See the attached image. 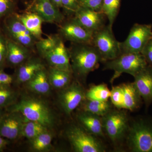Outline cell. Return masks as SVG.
<instances>
[{
	"instance_id": "6da1fadb",
	"label": "cell",
	"mask_w": 152,
	"mask_h": 152,
	"mask_svg": "<svg viewBox=\"0 0 152 152\" xmlns=\"http://www.w3.org/2000/svg\"><path fill=\"white\" fill-rule=\"evenodd\" d=\"M35 49L49 67L72 73L69 48L59 34L52 35L38 40Z\"/></svg>"
},
{
	"instance_id": "7a4b0ae2",
	"label": "cell",
	"mask_w": 152,
	"mask_h": 152,
	"mask_svg": "<svg viewBox=\"0 0 152 152\" xmlns=\"http://www.w3.org/2000/svg\"><path fill=\"white\" fill-rule=\"evenodd\" d=\"M73 75L84 80L103 62L97 49L91 44L71 43L69 48Z\"/></svg>"
},
{
	"instance_id": "3957f363",
	"label": "cell",
	"mask_w": 152,
	"mask_h": 152,
	"mask_svg": "<svg viewBox=\"0 0 152 152\" xmlns=\"http://www.w3.org/2000/svg\"><path fill=\"white\" fill-rule=\"evenodd\" d=\"M7 111L18 112L26 119L37 122L47 129L54 125L53 113L45 102L38 98L24 96L13 105L6 109Z\"/></svg>"
},
{
	"instance_id": "277c9868",
	"label": "cell",
	"mask_w": 152,
	"mask_h": 152,
	"mask_svg": "<svg viewBox=\"0 0 152 152\" xmlns=\"http://www.w3.org/2000/svg\"><path fill=\"white\" fill-rule=\"evenodd\" d=\"M127 140L133 152H152V119L140 118L129 125Z\"/></svg>"
},
{
	"instance_id": "5b68a950",
	"label": "cell",
	"mask_w": 152,
	"mask_h": 152,
	"mask_svg": "<svg viewBox=\"0 0 152 152\" xmlns=\"http://www.w3.org/2000/svg\"><path fill=\"white\" fill-rule=\"evenodd\" d=\"M148 66L141 53L121 54L114 59L104 62V70H111L114 72L110 83L123 73L129 74L134 77Z\"/></svg>"
},
{
	"instance_id": "8992f818",
	"label": "cell",
	"mask_w": 152,
	"mask_h": 152,
	"mask_svg": "<svg viewBox=\"0 0 152 152\" xmlns=\"http://www.w3.org/2000/svg\"><path fill=\"white\" fill-rule=\"evenodd\" d=\"M112 27L109 25L104 26L93 35L92 45L99 52L104 62L114 59L121 54L120 42L115 37Z\"/></svg>"
},
{
	"instance_id": "52a82bcc",
	"label": "cell",
	"mask_w": 152,
	"mask_h": 152,
	"mask_svg": "<svg viewBox=\"0 0 152 152\" xmlns=\"http://www.w3.org/2000/svg\"><path fill=\"white\" fill-rule=\"evenodd\" d=\"M69 141L77 152H104V145L96 136L88 133L83 128L73 125L66 132Z\"/></svg>"
},
{
	"instance_id": "ba28073f",
	"label": "cell",
	"mask_w": 152,
	"mask_h": 152,
	"mask_svg": "<svg viewBox=\"0 0 152 152\" xmlns=\"http://www.w3.org/2000/svg\"><path fill=\"white\" fill-rule=\"evenodd\" d=\"M4 31L7 37L29 48L35 49L37 40L29 32L15 12L4 19Z\"/></svg>"
},
{
	"instance_id": "9c48e42d",
	"label": "cell",
	"mask_w": 152,
	"mask_h": 152,
	"mask_svg": "<svg viewBox=\"0 0 152 152\" xmlns=\"http://www.w3.org/2000/svg\"><path fill=\"white\" fill-rule=\"evenodd\" d=\"M152 37V25L135 24L126 39L120 42L121 54L141 53Z\"/></svg>"
},
{
	"instance_id": "30bf717a",
	"label": "cell",
	"mask_w": 152,
	"mask_h": 152,
	"mask_svg": "<svg viewBox=\"0 0 152 152\" xmlns=\"http://www.w3.org/2000/svg\"><path fill=\"white\" fill-rule=\"evenodd\" d=\"M104 132L113 142L120 141L127 133L129 119L124 111L111 110L102 117Z\"/></svg>"
},
{
	"instance_id": "8fae6325",
	"label": "cell",
	"mask_w": 152,
	"mask_h": 152,
	"mask_svg": "<svg viewBox=\"0 0 152 152\" xmlns=\"http://www.w3.org/2000/svg\"><path fill=\"white\" fill-rule=\"evenodd\" d=\"M59 33L63 39L71 43L92 44L94 33L84 27L74 17L60 24Z\"/></svg>"
},
{
	"instance_id": "7c38bea8",
	"label": "cell",
	"mask_w": 152,
	"mask_h": 152,
	"mask_svg": "<svg viewBox=\"0 0 152 152\" xmlns=\"http://www.w3.org/2000/svg\"><path fill=\"white\" fill-rule=\"evenodd\" d=\"M86 99V92L77 82L63 88L58 96L60 106L67 115H70Z\"/></svg>"
},
{
	"instance_id": "4fadbf2b",
	"label": "cell",
	"mask_w": 152,
	"mask_h": 152,
	"mask_svg": "<svg viewBox=\"0 0 152 152\" xmlns=\"http://www.w3.org/2000/svg\"><path fill=\"white\" fill-rule=\"evenodd\" d=\"M26 118L18 112L4 113L0 120V135L8 140H16L21 137Z\"/></svg>"
},
{
	"instance_id": "5bb4252c",
	"label": "cell",
	"mask_w": 152,
	"mask_h": 152,
	"mask_svg": "<svg viewBox=\"0 0 152 152\" xmlns=\"http://www.w3.org/2000/svg\"><path fill=\"white\" fill-rule=\"evenodd\" d=\"M27 11L35 13L46 23L60 24L65 19L60 8L55 6L50 0H36L30 4Z\"/></svg>"
},
{
	"instance_id": "9a60e30c",
	"label": "cell",
	"mask_w": 152,
	"mask_h": 152,
	"mask_svg": "<svg viewBox=\"0 0 152 152\" xmlns=\"http://www.w3.org/2000/svg\"><path fill=\"white\" fill-rule=\"evenodd\" d=\"M74 17L82 26L94 34L106 26L107 18L104 14L87 8L80 6Z\"/></svg>"
},
{
	"instance_id": "2e32d148",
	"label": "cell",
	"mask_w": 152,
	"mask_h": 152,
	"mask_svg": "<svg viewBox=\"0 0 152 152\" xmlns=\"http://www.w3.org/2000/svg\"><path fill=\"white\" fill-rule=\"evenodd\" d=\"M16 68L14 82L19 84L26 83L32 78L39 71L45 68L41 58L32 56Z\"/></svg>"
},
{
	"instance_id": "e0dca14e",
	"label": "cell",
	"mask_w": 152,
	"mask_h": 152,
	"mask_svg": "<svg viewBox=\"0 0 152 152\" xmlns=\"http://www.w3.org/2000/svg\"><path fill=\"white\" fill-rule=\"evenodd\" d=\"M7 37V55L6 65L12 67H17L32 56L34 52L25 46Z\"/></svg>"
},
{
	"instance_id": "ac0fdd59",
	"label": "cell",
	"mask_w": 152,
	"mask_h": 152,
	"mask_svg": "<svg viewBox=\"0 0 152 152\" xmlns=\"http://www.w3.org/2000/svg\"><path fill=\"white\" fill-rule=\"evenodd\" d=\"M133 82L147 107L152 103V67H146L134 77Z\"/></svg>"
},
{
	"instance_id": "d6986e66",
	"label": "cell",
	"mask_w": 152,
	"mask_h": 152,
	"mask_svg": "<svg viewBox=\"0 0 152 152\" xmlns=\"http://www.w3.org/2000/svg\"><path fill=\"white\" fill-rule=\"evenodd\" d=\"M77 118L83 129L88 133L96 137H103L104 130L102 117L83 111L78 115Z\"/></svg>"
},
{
	"instance_id": "ffe728a7",
	"label": "cell",
	"mask_w": 152,
	"mask_h": 152,
	"mask_svg": "<svg viewBox=\"0 0 152 152\" xmlns=\"http://www.w3.org/2000/svg\"><path fill=\"white\" fill-rule=\"evenodd\" d=\"M17 16L26 28L37 40L42 39V24L43 21L35 13L26 11L23 14L17 13Z\"/></svg>"
},
{
	"instance_id": "44dd1931",
	"label": "cell",
	"mask_w": 152,
	"mask_h": 152,
	"mask_svg": "<svg viewBox=\"0 0 152 152\" xmlns=\"http://www.w3.org/2000/svg\"><path fill=\"white\" fill-rule=\"evenodd\" d=\"M121 85L124 91V109L132 111L138 109L142 99L133 82Z\"/></svg>"
},
{
	"instance_id": "7402d4cb",
	"label": "cell",
	"mask_w": 152,
	"mask_h": 152,
	"mask_svg": "<svg viewBox=\"0 0 152 152\" xmlns=\"http://www.w3.org/2000/svg\"><path fill=\"white\" fill-rule=\"evenodd\" d=\"M28 88L39 94H47L50 92V84L46 68L38 72L35 76L26 83Z\"/></svg>"
},
{
	"instance_id": "603a6c76",
	"label": "cell",
	"mask_w": 152,
	"mask_h": 152,
	"mask_svg": "<svg viewBox=\"0 0 152 152\" xmlns=\"http://www.w3.org/2000/svg\"><path fill=\"white\" fill-rule=\"evenodd\" d=\"M48 77L51 86L56 88L63 89L70 84L72 73L49 67Z\"/></svg>"
},
{
	"instance_id": "cb8c5ba5",
	"label": "cell",
	"mask_w": 152,
	"mask_h": 152,
	"mask_svg": "<svg viewBox=\"0 0 152 152\" xmlns=\"http://www.w3.org/2000/svg\"><path fill=\"white\" fill-rule=\"evenodd\" d=\"M83 111L103 117L112 110V104L109 101L93 100L86 99L83 101Z\"/></svg>"
},
{
	"instance_id": "d4e9b609",
	"label": "cell",
	"mask_w": 152,
	"mask_h": 152,
	"mask_svg": "<svg viewBox=\"0 0 152 152\" xmlns=\"http://www.w3.org/2000/svg\"><path fill=\"white\" fill-rule=\"evenodd\" d=\"M18 93L11 85L0 86V108L7 109L18 101Z\"/></svg>"
},
{
	"instance_id": "484cf974",
	"label": "cell",
	"mask_w": 152,
	"mask_h": 152,
	"mask_svg": "<svg viewBox=\"0 0 152 152\" xmlns=\"http://www.w3.org/2000/svg\"><path fill=\"white\" fill-rule=\"evenodd\" d=\"M110 96L111 91L104 83L93 86L86 92V99L93 100L108 101Z\"/></svg>"
},
{
	"instance_id": "4316f807",
	"label": "cell",
	"mask_w": 152,
	"mask_h": 152,
	"mask_svg": "<svg viewBox=\"0 0 152 152\" xmlns=\"http://www.w3.org/2000/svg\"><path fill=\"white\" fill-rule=\"evenodd\" d=\"M48 129L39 123L26 118L22 128L21 137H25L31 141L41 133Z\"/></svg>"
},
{
	"instance_id": "83f0119b",
	"label": "cell",
	"mask_w": 152,
	"mask_h": 152,
	"mask_svg": "<svg viewBox=\"0 0 152 152\" xmlns=\"http://www.w3.org/2000/svg\"><path fill=\"white\" fill-rule=\"evenodd\" d=\"M121 1V0H103L101 12L106 16L110 26L113 27L118 13Z\"/></svg>"
},
{
	"instance_id": "f1b7e54d",
	"label": "cell",
	"mask_w": 152,
	"mask_h": 152,
	"mask_svg": "<svg viewBox=\"0 0 152 152\" xmlns=\"http://www.w3.org/2000/svg\"><path fill=\"white\" fill-rule=\"evenodd\" d=\"M52 138V134L48 130L44 131L31 140L32 148L37 151H47L50 147Z\"/></svg>"
},
{
	"instance_id": "f546056e",
	"label": "cell",
	"mask_w": 152,
	"mask_h": 152,
	"mask_svg": "<svg viewBox=\"0 0 152 152\" xmlns=\"http://www.w3.org/2000/svg\"><path fill=\"white\" fill-rule=\"evenodd\" d=\"M110 99L112 104L118 110L124 109V91L122 85L113 87Z\"/></svg>"
},
{
	"instance_id": "4dcf8cb0",
	"label": "cell",
	"mask_w": 152,
	"mask_h": 152,
	"mask_svg": "<svg viewBox=\"0 0 152 152\" xmlns=\"http://www.w3.org/2000/svg\"><path fill=\"white\" fill-rule=\"evenodd\" d=\"M17 0H0V22L15 12Z\"/></svg>"
},
{
	"instance_id": "1f68e13d",
	"label": "cell",
	"mask_w": 152,
	"mask_h": 152,
	"mask_svg": "<svg viewBox=\"0 0 152 152\" xmlns=\"http://www.w3.org/2000/svg\"><path fill=\"white\" fill-rule=\"evenodd\" d=\"M7 55V36L0 27V68H4L5 66Z\"/></svg>"
},
{
	"instance_id": "d6a6232c",
	"label": "cell",
	"mask_w": 152,
	"mask_h": 152,
	"mask_svg": "<svg viewBox=\"0 0 152 152\" xmlns=\"http://www.w3.org/2000/svg\"><path fill=\"white\" fill-rule=\"evenodd\" d=\"M103 0H79L80 7L101 12Z\"/></svg>"
},
{
	"instance_id": "836d02e7",
	"label": "cell",
	"mask_w": 152,
	"mask_h": 152,
	"mask_svg": "<svg viewBox=\"0 0 152 152\" xmlns=\"http://www.w3.org/2000/svg\"><path fill=\"white\" fill-rule=\"evenodd\" d=\"M80 7L79 4L73 0H62V8L69 15H75Z\"/></svg>"
},
{
	"instance_id": "e575fe53",
	"label": "cell",
	"mask_w": 152,
	"mask_h": 152,
	"mask_svg": "<svg viewBox=\"0 0 152 152\" xmlns=\"http://www.w3.org/2000/svg\"><path fill=\"white\" fill-rule=\"evenodd\" d=\"M148 65L152 67V37L144 47L141 52Z\"/></svg>"
},
{
	"instance_id": "d590c367",
	"label": "cell",
	"mask_w": 152,
	"mask_h": 152,
	"mask_svg": "<svg viewBox=\"0 0 152 152\" xmlns=\"http://www.w3.org/2000/svg\"><path fill=\"white\" fill-rule=\"evenodd\" d=\"M4 69L0 68V86L12 85L14 83V76L7 74Z\"/></svg>"
},
{
	"instance_id": "8d00e7d4",
	"label": "cell",
	"mask_w": 152,
	"mask_h": 152,
	"mask_svg": "<svg viewBox=\"0 0 152 152\" xmlns=\"http://www.w3.org/2000/svg\"><path fill=\"white\" fill-rule=\"evenodd\" d=\"M8 144V140L0 135V152L3 151Z\"/></svg>"
},
{
	"instance_id": "74e56055",
	"label": "cell",
	"mask_w": 152,
	"mask_h": 152,
	"mask_svg": "<svg viewBox=\"0 0 152 152\" xmlns=\"http://www.w3.org/2000/svg\"><path fill=\"white\" fill-rule=\"evenodd\" d=\"M52 3L59 8H61L62 7V0H50Z\"/></svg>"
},
{
	"instance_id": "f35d334b",
	"label": "cell",
	"mask_w": 152,
	"mask_h": 152,
	"mask_svg": "<svg viewBox=\"0 0 152 152\" xmlns=\"http://www.w3.org/2000/svg\"><path fill=\"white\" fill-rule=\"evenodd\" d=\"M4 113L3 112V109L0 108V120H1V118L2 117Z\"/></svg>"
},
{
	"instance_id": "ab89813d",
	"label": "cell",
	"mask_w": 152,
	"mask_h": 152,
	"mask_svg": "<svg viewBox=\"0 0 152 152\" xmlns=\"http://www.w3.org/2000/svg\"><path fill=\"white\" fill-rule=\"evenodd\" d=\"M73 1H75L76 2L78 3L79 4V0H73Z\"/></svg>"
},
{
	"instance_id": "60d3db41",
	"label": "cell",
	"mask_w": 152,
	"mask_h": 152,
	"mask_svg": "<svg viewBox=\"0 0 152 152\" xmlns=\"http://www.w3.org/2000/svg\"><path fill=\"white\" fill-rule=\"evenodd\" d=\"M35 1H36V0H33L32 1L31 3H32L34 2Z\"/></svg>"
}]
</instances>
